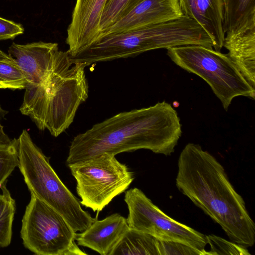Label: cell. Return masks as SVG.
<instances>
[{"label": "cell", "mask_w": 255, "mask_h": 255, "mask_svg": "<svg viewBox=\"0 0 255 255\" xmlns=\"http://www.w3.org/2000/svg\"><path fill=\"white\" fill-rule=\"evenodd\" d=\"M142 0H107L100 18V35L107 28L127 14Z\"/></svg>", "instance_id": "cell-19"}, {"label": "cell", "mask_w": 255, "mask_h": 255, "mask_svg": "<svg viewBox=\"0 0 255 255\" xmlns=\"http://www.w3.org/2000/svg\"><path fill=\"white\" fill-rule=\"evenodd\" d=\"M23 32L20 24L0 17V40L12 39Z\"/></svg>", "instance_id": "cell-24"}, {"label": "cell", "mask_w": 255, "mask_h": 255, "mask_svg": "<svg viewBox=\"0 0 255 255\" xmlns=\"http://www.w3.org/2000/svg\"><path fill=\"white\" fill-rule=\"evenodd\" d=\"M107 0H76L67 29V51L70 56L87 48L99 37L100 18Z\"/></svg>", "instance_id": "cell-10"}, {"label": "cell", "mask_w": 255, "mask_h": 255, "mask_svg": "<svg viewBox=\"0 0 255 255\" xmlns=\"http://www.w3.org/2000/svg\"><path fill=\"white\" fill-rule=\"evenodd\" d=\"M177 111L165 101L118 114L75 136L67 165L107 153L144 149L171 155L182 134Z\"/></svg>", "instance_id": "cell-1"}, {"label": "cell", "mask_w": 255, "mask_h": 255, "mask_svg": "<svg viewBox=\"0 0 255 255\" xmlns=\"http://www.w3.org/2000/svg\"><path fill=\"white\" fill-rule=\"evenodd\" d=\"M58 50L56 43H13L8 48V55L25 77L26 87L35 86L49 73Z\"/></svg>", "instance_id": "cell-11"}, {"label": "cell", "mask_w": 255, "mask_h": 255, "mask_svg": "<svg viewBox=\"0 0 255 255\" xmlns=\"http://www.w3.org/2000/svg\"><path fill=\"white\" fill-rule=\"evenodd\" d=\"M166 32L160 23L100 36L87 48L70 56L71 60L86 67L99 62L127 58L160 49Z\"/></svg>", "instance_id": "cell-9"}, {"label": "cell", "mask_w": 255, "mask_h": 255, "mask_svg": "<svg viewBox=\"0 0 255 255\" xmlns=\"http://www.w3.org/2000/svg\"><path fill=\"white\" fill-rule=\"evenodd\" d=\"M207 244L211 250L209 255H250L247 248L236 243L226 240L214 235L206 236Z\"/></svg>", "instance_id": "cell-22"}, {"label": "cell", "mask_w": 255, "mask_h": 255, "mask_svg": "<svg viewBox=\"0 0 255 255\" xmlns=\"http://www.w3.org/2000/svg\"><path fill=\"white\" fill-rule=\"evenodd\" d=\"M176 185L229 239L246 248L255 243V224L243 197L217 159L198 144L188 143L177 162Z\"/></svg>", "instance_id": "cell-2"}, {"label": "cell", "mask_w": 255, "mask_h": 255, "mask_svg": "<svg viewBox=\"0 0 255 255\" xmlns=\"http://www.w3.org/2000/svg\"><path fill=\"white\" fill-rule=\"evenodd\" d=\"M68 166L76 181L81 204L94 212L101 211L125 192L134 178L126 164L107 153Z\"/></svg>", "instance_id": "cell-6"}, {"label": "cell", "mask_w": 255, "mask_h": 255, "mask_svg": "<svg viewBox=\"0 0 255 255\" xmlns=\"http://www.w3.org/2000/svg\"><path fill=\"white\" fill-rule=\"evenodd\" d=\"M223 46L229 51L228 57L255 88V29L226 35Z\"/></svg>", "instance_id": "cell-15"}, {"label": "cell", "mask_w": 255, "mask_h": 255, "mask_svg": "<svg viewBox=\"0 0 255 255\" xmlns=\"http://www.w3.org/2000/svg\"><path fill=\"white\" fill-rule=\"evenodd\" d=\"M7 113V112L3 109L0 104V142H8L11 140L5 133L4 127L1 124L2 120Z\"/></svg>", "instance_id": "cell-25"}, {"label": "cell", "mask_w": 255, "mask_h": 255, "mask_svg": "<svg viewBox=\"0 0 255 255\" xmlns=\"http://www.w3.org/2000/svg\"><path fill=\"white\" fill-rule=\"evenodd\" d=\"M167 54L183 70L204 80L225 111L237 97L255 99V88L245 78L227 54L200 45L168 48Z\"/></svg>", "instance_id": "cell-5"}, {"label": "cell", "mask_w": 255, "mask_h": 255, "mask_svg": "<svg viewBox=\"0 0 255 255\" xmlns=\"http://www.w3.org/2000/svg\"><path fill=\"white\" fill-rule=\"evenodd\" d=\"M18 138L8 142H0V189L18 166Z\"/></svg>", "instance_id": "cell-20"}, {"label": "cell", "mask_w": 255, "mask_h": 255, "mask_svg": "<svg viewBox=\"0 0 255 255\" xmlns=\"http://www.w3.org/2000/svg\"><path fill=\"white\" fill-rule=\"evenodd\" d=\"M24 247L37 255H67L75 244V232L65 218L30 193L21 221Z\"/></svg>", "instance_id": "cell-7"}, {"label": "cell", "mask_w": 255, "mask_h": 255, "mask_svg": "<svg viewBox=\"0 0 255 255\" xmlns=\"http://www.w3.org/2000/svg\"><path fill=\"white\" fill-rule=\"evenodd\" d=\"M85 65L71 60L59 50L52 66L37 85L27 86L19 111L41 130L57 137L73 122L80 105L88 97Z\"/></svg>", "instance_id": "cell-3"}, {"label": "cell", "mask_w": 255, "mask_h": 255, "mask_svg": "<svg viewBox=\"0 0 255 255\" xmlns=\"http://www.w3.org/2000/svg\"><path fill=\"white\" fill-rule=\"evenodd\" d=\"M17 167L30 193L59 213L75 232H83L96 219L59 178L49 159L23 129L18 138Z\"/></svg>", "instance_id": "cell-4"}, {"label": "cell", "mask_w": 255, "mask_h": 255, "mask_svg": "<svg viewBox=\"0 0 255 255\" xmlns=\"http://www.w3.org/2000/svg\"><path fill=\"white\" fill-rule=\"evenodd\" d=\"M159 255L158 240L131 229L125 233L110 255Z\"/></svg>", "instance_id": "cell-17"}, {"label": "cell", "mask_w": 255, "mask_h": 255, "mask_svg": "<svg viewBox=\"0 0 255 255\" xmlns=\"http://www.w3.org/2000/svg\"><path fill=\"white\" fill-rule=\"evenodd\" d=\"M129 227L127 219L118 213L96 219L85 231L76 234L78 246L89 248L101 255H110Z\"/></svg>", "instance_id": "cell-13"}, {"label": "cell", "mask_w": 255, "mask_h": 255, "mask_svg": "<svg viewBox=\"0 0 255 255\" xmlns=\"http://www.w3.org/2000/svg\"><path fill=\"white\" fill-rule=\"evenodd\" d=\"M183 15L195 20L213 42L215 50L223 47V7L221 0H178Z\"/></svg>", "instance_id": "cell-14"}, {"label": "cell", "mask_w": 255, "mask_h": 255, "mask_svg": "<svg viewBox=\"0 0 255 255\" xmlns=\"http://www.w3.org/2000/svg\"><path fill=\"white\" fill-rule=\"evenodd\" d=\"M15 211V200L4 185L0 189V248L7 247L11 243Z\"/></svg>", "instance_id": "cell-18"}, {"label": "cell", "mask_w": 255, "mask_h": 255, "mask_svg": "<svg viewBox=\"0 0 255 255\" xmlns=\"http://www.w3.org/2000/svg\"><path fill=\"white\" fill-rule=\"evenodd\" d=\"M226 35L255 29V0H221Z\"/></svg>", "instance_id": "cell-16"}, {"label": "cell", "mask_w": 255, "mask_h": 255, "mask_svg": "<svg viewBox=\"0 0 255 255\" xmlns=\"http://www.w3.org/2000/svg\"><path fill=\"white\" fill-rule=\"evenodd\" d=\"M27 84L24 75L12 60L0 61V88L25 89Z\"/></svg>", "instance_id": "cell-21"}, {"label": "cell", "mask_w": 255, "mask_h": 255, "mask_svg": "<svg viewBox=\"0 0 255 255\" xmlns=\"http://www.w3.org/2000/svg\"><path fill=\"white\" fill-rule=\"evenodd\" d=\"M124 200L129 229L149 234L158 240L180 242L201 251L207 244L206 235L169 217L137 188L126 191Z\"/></svg>", "instance_id": "cell-8"}, {"label": "cell", "mask_w": 255, "mask_h": 255, "mask_svg": "<svg viewBox=\"0 0 255 255\" xmlns=\"http://www.w3.org/2000/svg\"><path fill=\"white\" fill-rule=\"evenodd\" d=\"M183 15L178 0H143L100 36L168 21Z\"/></svg>", "instance_id": "cell-12"}, {"label": "cell", "mask_w": 255, "mask_h": 255, "mask_svg": "<svg viewBox=\"0 0 255 255\" xmlns=\"http://www.w3.org/2000/svg\"><path fill=\"white\" fill-rule=\"evenodd\" d=\"M12 61L8 54L0 50V61L9 62Z\"/></svg>", "instance_id": "cell-26"}, {"label": "cell", "mask_w": 255, "mask_h": 255, "mask_svg": "<svg viewBox=\"0 0 255 255\" xmlns=\"http://www.w3.org/2000/svg\"><path fill=\"white\" fill-rule=\"evenodd\" d=\"M159 255H207L209 252L201 251L186 244L173 241L158 240Z\"/></svg>", "instance_id": "cell-23"}]
</instances>
